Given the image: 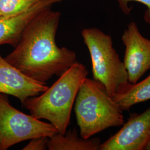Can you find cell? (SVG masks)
<instances>
[{
    "label": "cell",
    "mask_w": 150,
    "mask_h": 150,
    "mask_svg": "<svg viewBox=\"0 0 150 150\" xmlns=\"http://www.w3.org/2000/svg\"><path fill=\"white\" fill-rule=\"evenodd\" d=\"M61 13L51 8L41 12L27 25L15 49L6 60L34 80L46 84L77 62L76 54L59 47L56 35Z\"/></svg>",
    "instance_id": "1"
},
{
    "label": "cell",
    "mask_w": 150,
    "mask_h": 150,
    "mask_svg": "<svg viewBox=\"0 0 150 150\" xmlns=\"http://www.w3.org/2000/svg\"><path fill=\"white\" fill-rule=\"evenodd\" d=\"M88 74L86 66L77 62L46 91L27 98L22 105L32 116L47 120L58 133L65 134L81 84Z\"/></svg>",
    "instance_id": "2"
},
{
    "label": "cell",
    "mask_w": 150,
    "mask_h": 150,
    "mask_svg": "<svg viewBox=\"0 0 150 150\" xmlns=\"http://www.w3.org/2000/svg\"><path fill=\"white\" fill-rule=\"evenodd\" d=\"M75 114L83 139L124 123L123 110L98 81L86 77L75 100Z\"/></svg>",
    "instance_id": "3"
},
{
    "label": "cell",
    "mask_w": 150,
    "mask_h": 150,
    "mask_svg": "<svg viewBox=\"0 0 150 150\" xmlns=\"http://www.w3.org/2000/svg\"><path fill=\"white\" fill-rule=\"evenodd\" d=\"M81 35L90 54L93 79L102 83L114 96L129 81L123 62L113 47L112 38L96 27L85 28Z\"/></svg>",
    "instance_id": "4"
},
{
    "label": "cell",
    "mask_w": 150,
    "mask_h": 150,
    "mask_svg": "<svg viewBox=\"0 0 150 150\" xmlns=\"http://www.w3.org/2000/svg\"><path fill=\"white\" fill-rule=\"evenodd\" d=\"M57 133L51 123L18 111L10 103L6 95L0 93V150L33 138L50 137Z\"/></svg>",
    "instance_id": "5"
},
{
    "label": "cell",
    "mask_w": 150,
    "mask_h": 150,
    "mask_svg": "<svg viewBox=\"0 0 150 150\" xmlns=\"http://www.w3.org/2000/svg\"><path fill=\"white\" fill-rule=\"evenodd\" d=\"M122 41L125 46L123 60L129 83L134 84L150 69V40L139 32L134 22L123 32Z\"/></svg>",
    "instance_id": "6"
},
{
    "label": "cell",
    "mask_w": 150,
    "mask_h": 150,
    "mask_svg": "<svg viewBox=\"0 0 150 150\" xmlns=\"http://www.w3.org/2000/svg\"><path fill=\"white\" fill-rule=\"evenodd\" d=\"M150 139V107L134 114L117 133L100 145V150H144Z\"/></svg>",
    "instance_id": "7"
},
{
    "label": "cell",
    "mask_w": 150,
    "mask_h": 150,
    "mask_svg": "<svg viewBox=\"0 0 150 150\" xmlns=\"http://www.w3.org/2000/svg\"><path fill=\"white\" fill-rule=\"evenodd\" d=\"M48 87L23 74L0 54V93L16 97L23 105L27 98L38 96Z\"/></svg>",
    "instance_id": "8"
},
{
    "label": "cell",
    "mask_w": 150,
    "mask_h": 150,
    "mask_svg": "<svg viewBox=\"0 0 150 150\" xmlns=\"http://www.w3.org/2000/svg\"><path fill=\"white\" fill-rule=\"evenodd\" d=\"M62 0H41L27 10L11 16H0V46L15 47L29 23L41 12L51 8Z\"/></svg>",
    "instance_id": "9"
},
{
    "label": "cell",
    "mask_w": 150,
    "mask_h": 150,
    "mask_svg": "<svg viewBox=\"0 0 150 150\" xmlns=\"http://www.w3.org/2000/svg\"><path fill=\"white\" fill-rule=\"evenodd\" d=\"M101 144L99 138L79 137L74 129H70L65 134L57 133L49 137L47 146L49 150H98Z\"/></svg>",
    "instance_id": "10"
},
{
    "label": "cell",
    "mask_w": 150,
    "mask_h": 150,
    "mask_svg": "<svg viewBox=\"0 0 150 150\" xmlns=\"http://www.w3.org/2000/svg\"><path fill=\"white\" fill-rule=\"evenodd\" d=\"M123 111L136 104L150 100V75L134 84L127 83L113 97Z\"/></svg>",
    "instance_id": "11"
},
{
    "label": "cell",
    "mask_w": 150,
    "mask_h": 150,
    "mask_svg": "<svg viewBox=\"0 0 150 150\" xmlns=\"http://www.w3.org/2000/svg\"><path fill=\"white\" fill-rule=\"evenodd\" d=\"M41 0H1V16H11L27 10Z\"/></svg>",
    "instance_id": "12"
},
{
    "label": "cell",
    "mask_w": 150,
    "mask_h": 150,
    "mask_svg": "<svg viewBox=\"0 0 150 150\" xmlns=\"http://www.w3.org/2000/svg\"><path fill=\"white\" fill-rule=\"evenodd\" d=\"M116 1L121 11L126 15H129L132 10V6H129V4L131 2H137L144 5L147 7L144 20L147 23L150 24V0H116Z\"/></svg>",
    "instance_id": "13"
},
{
    "label": "cell",
    "mask_w": 150,
    "mask_h": 150,
    "mask_svg": "<svg viewBox=\"0 0 150 150\" xmlns=\"http://www.w3.org/2000/svg\"><path fill=\"white\" fill-rule=\"evenodd\" d=\"M48 137L42 136L33 138L30 139L31 141L22 150H45L47 149Z\"/></svg>",
    "instance_id": "14"
},
{
    "label": "cell",
    "mask_w": 150,
    "mask_h": 150,
    "mask_svg": "<svg viewBox=\"0 0 150 150\" xmlns=\"http://www.w3.org/2000/svg\"><path fill=\"white\" fill-rule=\"evenodd\" d=\"M145 150H150V141H149V142L147 143V145H146V147H145Z\"/></svg>",
    "instance_id": "15"
},
{
    "label": "cell",
    "mask_w": 150,
    "mask_h": 150,
    "mask_svg": "<svg viewBox=\"0 0 150 150\" xmlns=\"http://www.w3.org/2000/svg\"><path fill=\"white\" fill-rule=\"evenodd\" d=\"M0 1H1V0H0ZM1 16V13H0V16Z\"/></svg>",
    "instance_id": "16"
}]
</instances>
